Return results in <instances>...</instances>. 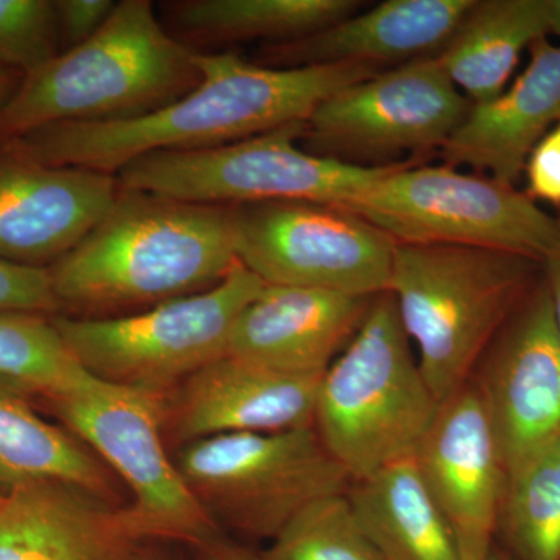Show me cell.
<instances>
[{
  "label": "cell",
  "mask_w": 560,
  "mask_h": 560,
  "mask_svg": "<svg viewBox=\"0 0 560 560\" xmlns=\"http://www.w3.org/2000/svg\"><path fill=\"white\" fill-rule=\"evenodd\" d=\"M58 38L65 51L91 39L109 20L116 3L113 0H58Z\"/></svg>",
  "instance_id": "obj_31"
},
{
  "label": "cell",
  "mask_w": 560,
  "mask_h": 560,
  "mask_svg": "<svg viewBox=\"0 0 560 560\" xmlns=\"http://www.w3.org/2000/svg\"><path fill=\"white\" fill-rule=\"evenodd\" d=\"M260 560H383L361 529L348 495L327 497L305 508Z\"/></svg>",
  "instance_id": "obj_27"
},
{
  "label": "cell",
  "mask_w": 560,
  "mask_h": 560,
  "mask_svg": "<svg viewBox=\"0 0 560 560\" xmlns=\"http://www.w3.org/2000/svg\"><path fill=\"white\" fill-rule=\"evenodd\" d=\"M234 213L237 259L265 285L389 291L396 242L357 213L305 201L246 202Z\"/></svg>",
  "instance_id": "obj_12"
},
{
  "label": "cell",
  "mask_w": 560,
  "mask_h": 560,
  "mask_svg": "<svg viewBox=\"0 0 560 560\" xmlns=\"http://www.w3.org/2000/svg\"><path fill=\"white\" fill-rule=\"evenodd\" d=\"M147 537L131 510L69 482H31L0 504V560H135Z\"/></svg>",
  "instance_id": "obj_16"
},
{
  "label": "cell",
  "mask_w": 560,
  "mask_h": 560,
  "mask_svg": "<svg viewBox=\"0 0 560 560\" xmlns=\"http://www.w3.org/2000/svg\"><path fill=\"white\" fill-rule=\"evenodd\" d=\"M412 459L458 545L489 552L508 474L478 385L469 382L442 401Z\"/></svg>",
  "instance_id": "obj_14"
},
{
  "label": "cell",
  "mask_w": 560,
  "mask_h": 560,
  "mask_svg": "<svg viewBox=\"0 0 560 560\" xmlns=\"http://www.w3.org/2000/svg\"><path fill=\"white\" fill-rule=\"evenodd\" d=\"M3 497H5V495H2V493H0V504H2Z\"/></svg>",
  "instance_id": "obj_38"
},
{
  "label": "cell",
  "mask_w": 560,
  "mask_h": 560,
  "mask_svg": "<svg viewBox=\"0 0 560 560\" xmlns=\"http://www.w3.org/2000/svg\"><path fill=\"white\" fill-rule=\"evenodd\" d=\"M540 261L475 246L397 245L389 293L418 363L442 404L536 289Z\"/></svg>",
  "instance_id": "obj_4"
},
{
  "label": "cell",
  "mask_w": 560,
  "mask_h": 560,
  "mask_svg": "<svg viewBox=\"0 0 560 560\" xmlns=\"http://www.w3.org/2000/svg\"><path fill=\"white\" fill-rule=\"evenodd\" d=\"M320 377L282 374L221 357L180 383L172 404L176 436L189 444L221 434L312 427Z\"/></svg>",
  "instance_id": "obj_18"
},
{
  "label": "cell",
  "mask_w": 560,
  "mask_h": 560,
  "mask_svg": "<svg viewBox=\"0 0 560 560\" xmlns=\"http://www.w3.org/2000/svg\"><path fill=\"white\" fill-rule=\"evenodd\" d=\"M197 51L173 38L149 0H121L86 43L58 54L0 106V143L58 124L135 119L200 84Z\"/></svg>",
  "instance_id": "obj_3"
},
{
  "label": "cell",
  "mask_w": 560,
  "mask_h": 560,
  "mask_svg": "<svg viewBox=\"0 0 560 560\" xmlns=\"http://www.w3.org/2000/svg\"><path fill=\"white\" fill-rule=\"evenodd\" d=\"M202 547H205V550H202L201 560H260V558H254L253 555L242 550V548L221 544L217 540L206 541Z\"/></svg>",
  "instance_id": "obj_33"
},
{
  "label": "cell",
  "mask_w": 560,
  "mask_h": 560,
  "mask_svg": "<svg viewBox=\"0 0 560 560\" xmlns=\"http://www.w3.org/2000/svg\"><path fill=\"white\" fill-rule=\"evenodd\" d=\"M60 308L49 268L0 260V312L50 315Z\"/></svg>",
  "instance_id": "obj_29"
},
{
  "label": "cell",
  "mask_w": 560,
  "mask_h": 560,
  "mask_svg": "<svg viewBox=\"0 0 560 560\" xmlns=\"http://www.w3.org/2000/svg\"><path fill=\"white\" fill-rule=\"evenodd\" d=\"M548 33V0H475L436 58L471 105H480L499 97L523 50Z\"/></svg>",
  "instance_id": "obj_22"
},
{
  "label": "cell",
  "mask_w": 560,
  "mask_h": 560,
  "mask_svg": "<svg viewBox=\"0 0 560 560\" xmlns=\"http://www.w3.org/2000/svg\"><path fill=\"white\" fill-rule=\"evenodd\" d=\"M58 24L50 0H0V65L35 72L58 55Z\"/></svg>",
  "instance_id": "obj_28"
},
{
  "label": "cell",
  "mask_w": 560,
  "mask_h": 560,
  "mask_svg": "<svg viewBox=\"0 0 560 560\" xmlns=\"http://www.w3.org/2000/svg\"><path fill=\"white\" fill-rule=\"evenodd\" d=\"M460 560H486L488 555L486 552H480L477 550H470V548L459 547Z\"/></svg>",
  "instance_id": "obj_36"
},
{
  "label": "cell",
  "mask_w": 560,
  "mask_h": 560,
  "mask_svg": "<svg viewBox=\"0 0 560 560\" xmlns=\"http://www.w3.org/2000/svg\"><path fill=\"white\" fill-rule=\"evenodd\" d=\"M529 65L510 90L471 105L440 153L448 167L517 186L530 151L560 121V47L547 38L529 47Z\"/></svg>",
  "instance_id": "obj_20"
},
{
  "label": "cell",
  "mask_w": 560,
  "mask_h": 560,
  "mask_svg": "<svg viewBox=\"0 0 560 560\" xmlns=\"http://www.w3.org/2000/svg\"><path fill=\"white\" fill-rule=\"evenodd\" d=\"M265 283L241 261L212 289L113 318L55 316L77 361L103 381L164 394L228 355L232 329Z\"/></svg>",
  "instance_id": "obj_7"
},
{
  "label": "cell",
  "mask_w": 560,
  "mask_h": 560,
  "mask_svg": "<svg viewBox=\"0 0 560 560\" xmlns=\"http://www.w3.org/2000/svg\"><path fill=\"white\" fill-rule=\"evenodd\" d=\"M499 526L515 560H560V433L508 470Z\"/></svg>",
  "instance_id": "obj_25"
},
{
  "label": "cell",
  "mask_w": 560,
  "mask_h": 560,
  "mask_svg": "<svg viewBox=\"0 0 560 560\" xmlns=\"http://www.w3.org/2000/svg\"><path fill=\"white\" fill-rule=\"evenodd\" d=\"M47 400L66 430L127 482L135 497L131 512L147 536L213 540L215 522L165 451L164 394L103 381L80 366Z\"/></svg>",
  "instance_id": "obj_10"
},
{
  "label": "cell",
  "mask_w": 560,
  "mask_h": 560,
  "mask_svg": "<svg viewBox=\"0 0 560 560\" xmlns=\"http://www.w3.org/2000/svg\"><path fill=\"white\" fill-rule=\"evenodd\" d=\"M359 0H179L164 3L165 18L191 40L289 43L359 13Z\"/></svg>",
  "instance_id": "obj_24"
},
{
  "label": "cell",
  "mask_w": 560,
  "mask_h": 560,
  "mask_svg": "<svg viewBox=\"0 0 560 560\" xmlns=\"http://www.w3.org/2000/svg\"><path fill=\"white\" fill-rule=\"evenodd\" d=\"M237 261L234 206L120 186L101 223L49 272L61 307L98 313L212 289Z\"/></svg>",
  "instance_id": "obj_2"
},
{
  "label": "cell",
  "mask_w": 560,
  "mask_h": 560,
  "mask_svg": "<svg viewBox=\"0 0 560 560\" xmlns=\"http://www.w3.org/2000/svg\"><path fill=\"white\" fill-rule=\"evenodd\" d=\"M14 77L11 69L0 65V106L9 101L10 95L13 94Z\"/></svg>",
  "instance_id": "obj_34"
},
{
  "label": "cell",
  "mask_w": 560,
  "mask_h": 560,
  "mask_svg": "<svg viewBox=\"0 0 560 560\" xmlns=\"http://www.w3.org/2000/svg\"><path fill=\"white\" fill-rule=\"evenodd\" d=\"M135 560H142V559H135Z\"/></svg>",
  "instance_id": "obj_39"
},
{
  "label": "cell",
  "mask_w": 560,
  "mask_h": 560,
  "mask_svg": "<svg viewBox=\"0 0 560 560\" xmlns=\"http://www.w3.org/2000/svg\"><path fill=\"white\" fill-rule=\"evenodd\" d=\"M80 366L51 319L0 312V383L50 399Z\"/></svg>",
  "instance_id": "obj_26"
},
{
  "label": "cell",
  "mask_w": 560,
  "mask_h": 560,
  "mask_svg": "<svg viewBox=\"0 0 560 560\" xmlns=\"http://www.w3.org/2000/svg\"><path fill=\"white\" fill-rule=\"evenodd\" d=\"M525 175L530 200L560 208V121L530 151Z\"/></svg>",
  "instance_id": "obj_30"
},
{
  "label": "cell",
  "mask_w": 560,
  "mask_h": 560,
  "mask_svg": "<svg viewBox=\"0 0 560 560\" xmlns=\"http://www.w3.org/2000/svg\"><path fill=\"white\" fill-rule=\"evenodd\" d=\"M305 127L307 121H293L219 149L147 154L125 165L116 176L127 189L186 201L340 206L394 167H359L308 153L296 143Z\"/></svg>",
  "instance_id": "obj_9"
},
{
  "label": "cell",
  "mask_w": 560,
  "mask_h": 560,
  "mask_svg": "<svg viewBox=\"0 0 560 560\" xmlns=\"http://www.w3.org/2000/svg\"><path fill=\"white\" fill-rule=\"evenodd\" d=\"M119 187L113 173L43 165L0 149V260L54 265L101 223Z\"/></svg>",
  "instance_id": "obj_15"
},
{
  "label": "cell",
  "mask_w": 560,
  "mask_h": 560,
  "mask_svg": "<svg viewBox=\"0 0 560 560\" xmlns=\"http://www.w3.org/2000/svg\"><path fill=\"white\" fill-rule=\"evenodd\" d=\"M541 270H544L545 285L550 293L552 313H555L556 327H558L560 338V246L541 261Z\"/></svg>",
  "instance_id": "obj_32"
},
{
  "label": "cell",
  "mask_w": 560,
  "mask_h": 560,
  "mask_svg": "<svg viewBox=\"0 0 560 560\" xmlns=\"http://www.w3.org/2000/svg\"><path fill=\"white\" fill-rule=\"evenodd\" d=\"M38 481H62L108 499L109 477L95 453L69 430L51 425L27 394L0 383V493Z\"/></svg>",
  "instance_id": "obj_23"
},
{
  "label": "cell",
  "mask_w": 560,
  "mask_h": 560,
  "mask_svg": "<svg viewBox=\"0 0 560 560\" xmlns=\"http://www.w3.org/2000/svg\"><path fill=\"white\" fill-rule=\"evenodd\" d=\"M338 208L386 232L397 245H458L544 261L560 246V220L525 191L448 165H394Z\"/></svg>",
  "instance_id": "obj_6"
},
{
  "label": "cell",
  "mask_w": 560,
  "mask_h": 560,
  "mask_svg": "<svg viewBox=\"0 0 560 560\" xmlns=\"http://www.w3.org/2000/svg\"><path fill=\"white\" fill-rule=\"evenodd\" d=\"M372 298L265 285L232 329L228 355L300 377H320L360 329Z\"/></svg>",
  "instance_id": "obj_17"
},
{
  "label": "cell",
  "mask_w": 560,
  "mask_h": 560,
  "mask_svg": "<svg viewBox=\"0 0 560 560\" xmlns=\"http://www.w3.org/2000/svg\"><path fill=\"white\" fill-rule=\"evenodd\" d=\"M548 21L550 33L560 38V0H548Z\"/></svg>",
  "instance_id": "obj_35"
},
{
  "label": "cell",
  "mask_w": 560,
  "mask_h": 560,
  "mask_svg": "<svg viewBox=\"0 0 560 560\" xmlns=\"http://www.w3.org/2000/svg\"><path fill=\"white\" fill-rule=\"evenodd\" d=\"M470 108L436 55L416 58L320 103L308 117L302 149L368 168L419 161L440 153Z\"/></svg>",
  "instance_id": "obj_11"
},
{
  "label": "cell",
  "mask_w": 560,
  "mask_h": 560,
  "mask_svg": "<svg viewBox=\"0 0 560 560\" xmlns=\"http://www.w3.org/2000/svg\"><path fill=\"white\" fill-rule=\"evenodd\" d=\"M478 385L508 470L560 433V338L544 280L490 342Z\"/></svg>",
  "instance_id": "obj_13"
},
{
  "label": "cell",
  "mask_w": 560,
  "mask_h": 560,
  "mask_svg": "<svg viewBox=\"0 0 560 560\" xmlns=\"http://www.w3.org/2000/svg\"><path fill=\"white\" fill-rule=\"evenodd\" d=\"M346 495L383 560H460L458 539L415 459L350 482Z\"/></svg>",
  "instance_id": "obj_21"
},
{
  "label": "cell",
  "mask_w": 560,
  "mask_h": 560,
  "mask_svg": "<svg viewBox=\"0 0 560 560\" xmlns=\"http://www.w3.org/2000/svg\"><path fill=\"white\" fill-rule=\"evenodd\" d=\"M475 0H386L330 27L260 51L267 68L360 62L381 69L436 55L452 38Z\"/></svg>",
  "instance_id": "obj_19"
},
{
  "label": "cell",
  "mask_w": 560,
  "mask_h": 560,
  "mask_svg": "<svg viewBox=\"0 0 560 560\" xmlns=\"http://www.w3.org/2000/svg\"><path fill=\"white\" fill-rule=\"evenodd\" d=\"M176 467L212 521L270 541L305 508L350 486L313 425L189 442Z\"/></svg>",
  "instance_id": "obj_8"
},
{
  "label": "cell",
  "mask_w": 560,
  "mask_h": 560,
  "mask_svg": "<svg viewBox=\"0 0 560 560\" xmlns=\"http://www.w3.org/2000/svg\"><path fill=\"white\" fill-rule=\"evenodd\" d=\"M201 81L178 101L135 119L58 124L0 143L24 160L117 175L162 151H201L307 121L335 92L377 75L360 62L267 68L232 51L195 55Z\"/></svg>",
  "instance_id": "obj_1"
},
{
  "label": "cell",
  "mask_w": 560,
  "mask_h": 560,
  "mask_svg": "<svg viewBox=\"0 0 560 560\" xmlns=\"http://www.w3.org/2000/svg\"><path fill=\"white\" fill-rule=\"evenodd\" d=\"M486 560H515L510 552L501 551L499 548H490L488 558Z\"/></svg>",
  "instance_id": "obj_37"
},
{
  "label": "cell",
  "mask_w": 560,
  "mask_h": 560,
  "mask_svg": "<svg viewBox=\"0 0 560 560\" xmlns=\"http://www.w3.org/2000/svg\"><path fill=\"white\" fill-rule=\"evenodd\" d=\"M440 407L393 294L372 298L355 337L320 377L313 422L320 441L350 482L364 480L411 459Z\"/></svg>",
  "instance_id": "obj_5"
}]
</instances>
